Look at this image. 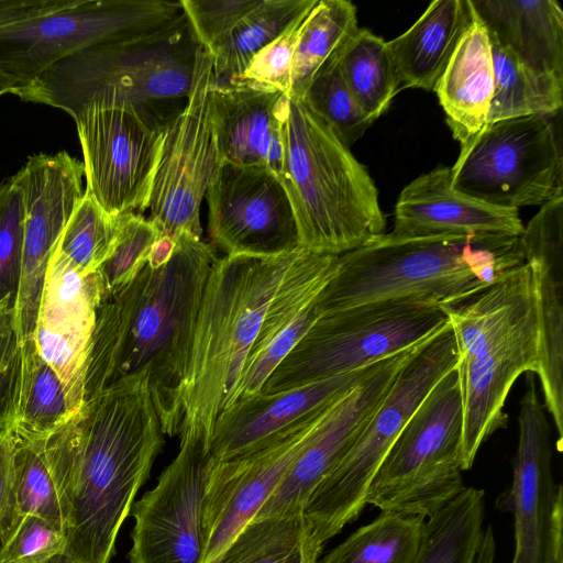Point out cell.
<instances>
[{
    "label": "cell",
    "mask_w": 563,
    "mask_h": 563,
    "mask_svg": "<svg viewBox=\"0 0 563 563\" xmlns=\"http://www.w3.org/2000/svg\"><path fill=\"white\" fill-rule=\"evenodd\" d=\"M148 388L120 384L89 398L37 443L64 522V553L77 563H110L139 489L165 443Z\"/></svg>",
    "instance_id": "cell-1"
},
{
    "label": "cell",
    "mask_w": 563,
    "mask_h": 563,
    "mask_svg": "<svg viewBox=\"0 0 563 563\" xmlns=\"http://www.w3.org/2000/svg\"><path fill=\"white\" fill-rule=\"evenodd\" d=\"M211 245L180 233L170 260L147 265L97 311L84 402L120 384L143 383L166 435L179 434L181 389L202 292L213 262Z\"/></svg>",
    "instance_id": "cell-2"
},
{
    "label": "cell",
    "mask_w": 563,
    "mask_h": 563,
    "mask_svg": "<svg viewBox=\"0 0 563 563\" xmlns=\"http://www.w3.org/2000/svg\"><path fill=\"white\" fill-rule=\"evenodd\" d=\"M525 264L520 236L383 233L339 255L314 300L319 317L356 306L411 300L457 308Z\"/></svg>",
    "instance_id": "cell-3"
},
{
    "label": "cell",
    "mask_w": 563,
    "mask_h": 563,
    "mask_svg": "<svg viewBox=\"0 0 563 563\" xmlns=\"http://www.w3.org/2000/svg\"><path fill=\"white\" fill-rule=\"evenodd\" d=\"M278 176L295 217L299 247L341 255L385 231L377 188L367 169L297 97L283 108Z\"/></svg>",
    "instance_id": "cell-4"
},
{
    "label": "cell",
    "mask_w": 563,
    "mask_h": 563,
    "mask_svg": "<svg viewBox=\"0 0 563 563\" xmlns=\"http://www.w3.org/2000/svg\"><path fill=\"white\" fill-rule=\"evenodd\" d=\"M299 247L278 256L224 255L213 262L196 319L181 389V430L209 445L227 408L265 310Z\"/></svg>",
    "instance_id": "cell-5"
},
{
    "label": "cell",
    "mask_w": 563,
    "mask_h": 563,
    "mask_svg": "<svg viewBox=\"0 0 563 563\" xmlns=\"http://www.w3.org/2000/svg\"><path fill=\"white\" fill-rule=\"evenodd\" d=\"M457 350L463 400L462 470L507 426L504 405L523 373L539 369V324L532 275L525 264L473 300L445 310Z\"/></svg>",
    "instance_id": "cell-6"
},
{
    "label": "cell",
    "mask_w": 563,
    "mask_h": 563,
    "mask_svg": "<svg viewBox=\"0 0 563 563\" xmlns=\"http://www.w3.org/2000/svg\"><path fill=\"white\" fill-rule=\"evenodd\" d=\"M199 46L184 14L146 35L77 52L13 95L71 118L90 106L118 102L154 113L155 103L187 99Z\"/></svg>",
    "instance_id": "cell-7"
},
{
    "label": "cell",
    "mask_w": 563,
    "mask_h": 563,
    "mask_svg": "<svg viewBox=\"0 0 563 563\" xmlns=\"http://www.w3.org/2000/svg\"><path fill=\"white\" fill-rule=\"evenodd\" d=\"M456 362L455 338L448 321L405 363L356 441L308 498L303 514L322 544L361 515L368 486L390 446Z\"/></svg>",
    "instance_id": "cell-8"
},
{
    "label": "cell",
    "mask_w": 563,
    "mask_h": 563,
    "mask_svg": "<svg viewBox=\"0 0 563 563\" xmlns=\"http://www.w3.org/2000/svg\"><path fill=\"white\" fill-rule=\"evenodd\" d=\"M463 400L455 367L428 393L376 471L366 505L427 519L465 487Z\"/></svg>",
    "instance_id": "cell-9"
},
{
    "label": "cell",
    "mask_w": 563,
    "mask_h": 563,
    "mask_svg": "<svg viewBox=\"0 0 563 563\" xmlns=\"http://www.w3.org/2000/svg\"><path fill=\"white\" fill-rule=\"evenodd\" d=\"M448 321L444 309L411 300L365 303L321 316L260 393H282L373 365L419 344Z\"/></svg>",
    "instance_id": "cell-10"
},
{
    "label": "cell",
    "mask_w": 563,
    "mask_h": 563,
    "mask_svg": "<svg viewBox=\"0 0 563 563\" xmlns=\"http://www.w3.org/2000/svg\"><path fill=\"white\" fill-rule=\"evenodd\" d=\"M554 115L486 123L461 146L450 167L453 189L488 206L516 210L562 197L563 158Z\"/></svg>",
    "instance_id": "cell-11"
},
{
    "label": "cell",
    "mask_w": 563,
    "mask_h": 563,
    "mask_svg": "<svg viewBox=\"0 0 563 563\" xmlns=\"http://www.w3.org/2000/svg\"><path fill=\"white\" fill-rule=\"evenodd\" d=\"M184 15L180 1L75 0L0 29V70L16 88L82 49L152 33ZM15 91V90H14Z\"/></svg>",
    "instance_id": "cell-12"
},
{
    "label": "cell",
    "mask_w": 563,
    "mask_h": 563,
    "mask_svg": "<svg viewBox=\"0 0 563 563\" xmlns=\"http://www.w3.org/2000/svg\"><path fill=\"white\" fill-rule=\"evenodd\" d=\"M213 81V57L200 45L185 104L165 125L146 207L159 235H201V202L222 164L211 100Z\"/></svg>",
    "instance_id": "cell-13"
},
{
    "label": "cell",
    "mask_w": 563,
    "mask_h": 563,
    "mask_svg": "<svg viewBox=\"0 0 563 563\" xmlns=\"http://www.w3.org/2000/svg\"><path fill=\"white\" fill-rule=\"evenodd\" d=\"M73 119L85 194L114 217L146 210L167 121L129 102L90 106Z\"/></svg>",
    "instance_id": "cell-14"
},
{
    "label": "cell",
    "mask_w": 563,
    "mask_h": 563,
    "mask_svg": "<svg viewBox=\"0 0 563 563\" xmlns=\"http://www.w3.org/2000/svg\"><path fill=\"white\" fill-rule=\"evenodd\" d=\"M179 451L154 488L133 504L129 563H202L209 445L181 430Z\"/></svg>",
    "instance_id": "cell-15"
},
{
    "label": "cell",
    "mask_w": 563,
    "mask_h": 563,
    "mask_svg": "<svg viewBox=\"0 0 563 563\" xmlns=\"http://www.w3.org/2000/svg\"><path fill=\"white\" fill-rule=\"evenodd\" d=\"M512 481L497 504L515 522L511 563H563V489L551 466L550 427L533 373L520 402Z\"/></svg>",
    "instance_id": "cell-16"
},
{
    "label": "cell",
    "mask_w": 563,
    "mask_h": 563,
    "mask_svg": "<svg viewBox=\"0 0 563 563\" xmlns=\"http://www.w3.org/2000/svg\"><path fill=\"white\" fill-rule=\"evenodd\" d=\"M205 197L211 243L225 255L269 257L299 247L288 196L272 170L222 162Z\"/></svg>",
    "instance_id": "cell-17"
},
{
    "label": "cell",
    "mask_w": 563,
    "mask_h": 563,
    "mask_svg": "<svg viewBox=\"0 0 563 563\" xmlns=\"http://www.w3.org/2000/svg\"><path fill=\"white\" fill-rule=\"evenodd\" d=\"M330 405L250 452L225 461L210 460L203 500L202 563L254 518L307 448Z\"/></svg>",
    "instance_id": "cell-18"
},
{
    "label": "cell",
    "mask_w": 563,
    "mask_h": 563,
    "mask_svg": "<svg viewBox=\"0 0 563 563\" xmlns=\"http://www.w3.org/2000/svg\"><path fill=\"white\" fill-rule=\"evenodd\" d=\"M24 192V242L15 324L21 341L35 335L41 294L56 243L85 190L82 162L66 151L27 157L19 170Z\"/></svg>",
    "instance_id": "cell-19"
},
{
    "label": "cell",
    "mask_w": 563,
    "mask_h": 563,
    "mask_svg": "<svg viewBox=\"0 0 563 563\" xmlns=\"http://www.w3.org/2000/svg\"><path fill=\"white\" fill-rule=\"evenodd\" d=\"M419 344L378 362L356 386L333 401L299 457L253 519L303 511L314 488L346 454Z\"/></svg>",
    "instance_id": "cell-20"
},
{
    "label": "cell",
    "mask_w": 563,
    "mask_h": 563,
    "mask_svg": "<svg viewBox=\"0 0 563 563\" xmlns=\"http://www.w3.org/2000/svg\"><path fill=\"white\" fill-rule=\"evenodd\" d=\"M102 300L98 273L84 275L55 250L47 265L35 328V344L56 372L71 411L84 405V385Z\"/></svg>",
    "instance_id": "cell-21"
},
{
    "label": "cell",
    "mask_w": 563,
    "mask_h": 563,
    "mask_svg": "<svg viewBox=\"0 0 563 563\" xmlns=\"http://www.w3.org/2000/svg\"><path fill=\"white\" fill-rule=\"evenodd\" d=\"M539 324L537 376L563 449V196L541 207L520 234Z\"/></svg>",
    "instance_id": "cell-22"
},
{
    "label": "cell",
    "mask_w": 563,
    "mask_h": 563,
    "mask_svg": "<svg viewBox=\"0 0 563 563\" xmlns=\"http://www.w3.org/2000/svg\"><path fill=\"white\" fill-rule=\"evenodd\" d=\"M377 363L282 393H257L231 405L214 423L210 460H230L267 443L347 393Z\"/></svg>",
    "instance_id": "cell-23"
},
{
    "label": "cell",
    "mask_w": 563,
    "mask_h": 563,
    "mask_svg": "<svg viewBox=\"0 0 563 563\" xmlns=\"http://www.w3.org/2000/svg\"><path fill=\"white\" fill-rule=\"evenodd\" d=\"M523 228L518 210L492 207L456 191L450 167L438 166L401 190L391 233L520 236Z\"/></svg>",
    "instance_id": "cell-24"
},
{
    "label": "cell",
    "mask_w": 563,
    "mask_h": 563,
    "mask_svg": "<svg viewBox=\"0 0 563 563\" xmlns=\"http://www.w3.org/2000/svg\"><path fill=\"white\" fill-rule=\"evenodd\" d=\"M288 96L242 81L211 86L213 117L222 162L282 170V114Z\"/></svg>",
    "instance_id": "cell-25"
},
{
    "label": "cell",
    "mask_w": 563,
    "mask_h": 563,
    "mask_svg": "<svg viewBox=\"0 0 563 563\" xmlns=\"http://www.w3.org/2000/svg\"><path fill=\"white\" fill-rule=\"evenodd\" d=\"M488 37L533 74L563 81V11L553 0H471Z\"/></svg>",
    "instance_id": "cell-26"
},
{
    "label": "cell",
    "mask_w": 563,
    "mask_h": 563,
    "mask_svg": "<svg viewBox=\"0 0 563 563\" xmlns=\"http://www.w3.org/2000/svg\"><path fill=\"white\" fill-rule=\"evenodd\" d=\"M434 91L453 137L464 145L486 124L494 93L490 43L475 12Z\"/></svg>",
    "instance_id": "cell-27"
},
{
    "label": "cell",
    "mask_w": 563,
    "mask_h": 563,
    "mask_svg": "<svg viewBox=\"0 0 563 563\" xmlns=\"http://www.w3.org/2000/svg\"><path fill=\"white\" fill-rule=\"evenodd\" d=\"M473 18L471 0L432 1L405 33L387 42L400 82L434 91Z\"/></svg>",
    "instance_id": "cell-28"
},
{
    "label": "cell",
    "mask_w": 563,
    "mask_h": 563,
    "mask_svg": "<svg viewBox=\"0 0 563 563\" xmlns=\"http://www.w3.org/2000/svg\"><path fill=\"white\" fill-rule=\"evenodd\" d=\"M323 547L299 511L252 519L206 563H319Z\"/></svg>",
    "instance_id": "cell-29"
},
{
    "label": "cell",
    "mask_w": 563,
    "mask_h": 563,
    "mask_svg": "<svg viewBox=\"0 0 563 563\" xmlns=\"http://www.w3.org/2000/svg\"><path fill=\"white\" fill-rule=\"evenodd\" d=\"M22 377L12 431L29 442H43L74 415L56 372L38 353L35 340L22 342Z\"/></svg>",
    "instance_id": "cell-30"
},
{
    "label": "cell",
    "mask_w": 563,
    "mask_h": 563,
    "mask_svg": "<svg viewBox=\"0 0 563 563\" xmlns=\"http://www.w3.org/2000/svg\"><path fill=\"white\" fill-rule=\"evenodd\" d=\"M316 2L317 0H260L211 54L214 81L228 82L240 77L262 48Z\"/></svg>",
    "instance_id": "cell-31"
},
{
    "label": "cell",
    "mask_w": 563,
    "mask_h": 563,
    "mask_svg": "<svg viewBox=\"0 0 563 563\" xmlns=\"http://www.w3.org/2000/svg\"><path fill=\"white\" fill-rule=\"evenodd\" d=\"M338 63L354 99L374 122L388 109L401 85L387 42L358 27L339 49Z\"/></svg>",
    "instance_id": "cell-32"
},
{
    "label": "cell",
    "mask_w": 563,
    "mask_h": 563,
    "mask_svg": "<svg viewBox=\"0 0 563 563\" xmlns=\"http://www.w3.org/2000/svg\"><path fill=\"white\" fill-rule=\"evenodd\" d=\"M485 519V492L464 487L426 519L424 539L415 563H474Z\"/></svg>",
    "instance_id": "cell-33"
},
{
    "label": "cell",
    "mask_w": 563,
    "mask_h": 563,
    "mask_svg": "<svg viewBox=\"0 0 563 563\" xmlns=\"http://www.w3.org/2000/svg\"><path fill=\"white\" fill-rule=\"evenodd\" d=\"M489 43L494 93L486 123L533 114H556L563 104V81L533 74L495 41L489 38Z\"/></svg>",
    "instance_id": "cell-34"
},
{
    "label": "cell",
    "mask_w": 563,
    "mask_h": 563,
    "mask_svg": "<svg viewBox=\"0 0 563 563\" xmlns=\"http://www.w3.org/2000/svg\"><path fill=\"white\" fill-rule=\"evenodd\" d=\"M426 519L380 512L352 532L319 563H415L423 539Z\"/></svg>",
    "instance_id": "cell-35"
},
{
    "label": "cell",
    "mask_w": 563,
    "mask_h": 563,
    "mask_svg": "<svg viewBox=\"0 0 563 563\" xmlns=\"http://www.w3.org/2000/svg\"><path fill=\"white\" fill-rule=\"evenodd\" d=\"M358 30L355 5L317 0L303 20L291 64L289 97L302 98L318 69Z\"/></svg>",
    "instance_id": "cell-36"
},
{
    "label": "cell",
    "mask_w": 563,
    "mask_h": 563,
    "mask_svg": "<svg viewBox=\"0 0 563 563\" xmlns=\"http://www.w3.org/2000/svg\"><path fill=\"white\" fill-rule=\"evenodd\" d=\"M119 217L109 214L84 194L54 250L79 273H96L112 251Z\"/></svg>",
    "instance_id": "cell-37"
},
{
    "label": "cell",
    "mask_w": 563,
    "mask_h": 563,
    "mask_svg": "<svg viewBox=\"0 0 563 563\" xmlns=\"http://www.w3.org/2000/svg\"><path fill=\"white\" fill-rule=\"evenodd\" d=\"M339 49L318 69L301 99L351 147L373 121L361 109L340 73Z\"/></svg>",
    "instance_id": "cell-38"
},
{
    "label": "cell",
    "mask_w": 563,
    "mask_h": 563,
    "mask_svg": "<svg viewBox=\"0 0 563 563\" xmlns=\"http://www.w3.org/2000/svg\"><path fill=\"white\" fill-rule=\"evenodd\" d=\"M25 516L38 517L64 533L58 496L41 449L37 443L15 435L13 514L10 527Z\"/></svg>",
    "instance_id": "cell-39"
},
{
    "label": "cell",
    "mask_w": 563,
    "mask_h": 563,
    "mask_svg": "<svg viewBox=\"0 0 563 563\" xmlns=\"http://www.w3.org/2000/svg\"><path fill=\"white\" fill-rule=\"evenodd\" d=\"M159 236L155 225L141 213L129 212L119 217L112 251L97 271L102 300L134 279L146 265L150 250Z\"/></svg>",
    "instance_id": "cell-40"
},
{
    "label": "cell",
    "mask_w": 563,
    "mask_h": 563,
    "mask_svg": "<svg viewBox=\"0 0 563 563\" xmlns=\"http://www.w3.org/2000/svg\"><path fill=\"white\" fill-rule=\"evenodd\" d=\"M24 192L20 173L0 183V303L15 309L24 242Z\"/></svg>",
    "instance_id": "cell-41"
},
{
    "label": "cell",
    "mask_w": 563,
    "mask_h": 563,
    "mask_svg": "<svg viewBox=\"0 0 563 563\" xmlns=\"http://www.w3.org/2000/svg\"><path fill=\"white\" fill-rule=\"evenodd\" d=\"M318 318L319 314L314 310L313 301L296 320L271 340L265 347L250 357L227 408L260 393L267 378Z\"/></svg>",
    "instance_id": "cell-42"
},
{
    "label": "cell",
    "mask_w": 563,
    "mask_h": 563,
    "mask_svg": "<svg viewBox=\"0 0 563 563\" xmlns=\"http://www.w3.org/2000/svg\"><path fill=\"white\" fill-rule=\"evenodd\" d=\"M311 9L300 14L279 36L262 48L251 59L244 73L231 81L280 91L289 97L294 52L303 20Z\"/></svg>",
    "instance_id": "cell-43"
},
{
    "label": "cell",
    "mask_w": 563,
    "mask_h": 563,
    "mask_svg": "<svg viewBox=\"0 0 563 563\" xmlns=\"http://www.w3.org/2000/svg\"><path fill=\"white\" fill-rule=\"evenodd\" d=\"M64 533L35 516L18 519L4 533L0 563H45L64 552Z\"/></svg>",
    "instance_id": "cell-44"
},
{
    "label": "cell",
    "mask_w": 563,
    "mask_h": 563,
    "mask_svg": "<svg viewBox=\"0 0 563 563\" xmlns=\"http://www.w3.org/2000/svg\"><path fill=\"white\" fill-rule=\"evenodd\" d=\"M22 342L15 309L0 303V429H12L22 377Z\"/></svg>",
    "instance_id": "cell-45"
},
{
    "label": "cell",
    "mask_w": 563,
    "mask_h": 563,
    "mask_svg": "<svg viewBox=\"0 0 563 563\" xmlns=\"http://www.w3.org/2000/svg\"><path fill=\"white\" fill-rule=\"evenodd\" d=\"M258 1L180 0V4L198 43L212 54L219 43Z\"/></svg>",
    "instance_id": "cell-46"
},
{
    "label": "cell",
    "mask_w": 563,
    "mask_h": 563,
    "mask_svg": "<svg viewBox=\"0 0 563 563\" xmlns=\"http://www.w3.org/2000/svg\"><path fill=\"white\" fill-rule=\"evenodd\" d=\"M15 434L0 429V545L13 514V456Z\"/></svg>",
    "instance_id": "cell-47"
},
{
    "label": "cell",
    "mask_w": 563,
    "mask_h": 563,
    "mask_svg": "<svg viewBox=\"0 0 563 563\" xmlns=\"http://www.w3.org/2000/svg\"><path fill=\"white\" fill-rule=\"evenodd\" d=\"M75 0H0V29L68 7Z\"/></svg>",
    "instance_id": "cell-48"
},
{
    "label": "cell",
    "mask_w": 563,
    "mask_h": 563,
    "mask_svg": "<svg viewBox=\"0 0 563 563\" xmlns=\"http://www.w3.org/2000/svg\"><path fill=\"white\" fill-rule=\"evenodd\" d=\"M176 239L174 236L161 235L150 250L146 265L154 269L165 265L174 253Z\"/></svg>",
    "instance_id": "cell-49"
},
{
    "label": "cell",
    "mask_w": 563,
    "mask_h": 563,
    "mask_svg": "<svg viewBox=\"0 0 563 563\" xmlns=\"http://www.w3.org/2000/svg\"><path fill=\"white\" fill-rule=\"evenodd\" d=\"M496 541L492 526L484 528L474 563H494Z\"/></svg>",
    "instance_id": "cell-50"
},
{
    "label": "cell",
    "mask_w": 563,
    "mask_h": 563,
    "mask_svg": "<svg viewBox=\"0 0 563 563\" xmlns=\"http://www.w3.org/2000/svg\"><path fill=\"white\" fill-rule=\"evenodd\" d=\"M16 88L15 80L0 70V96L4 93H13Z\"/></svg>",
    "instance_id": "cell-51"
},
{
    "label": "cell",
    "mask_w": 563,
    "mask_h": 563,
    "mask_svg": "<svg viewBox=\"0 0 563 563\" xmlns=\"http://www.w3.org/2000/svg\"><path fill=\"white\" fill-rule=\"evenodd\" d=\"M45 563H77L74 559L65 554L64 552L57 553L47 560Z\"/></svg>",
    "instance_id": "cell-52"
}]
</instances>
